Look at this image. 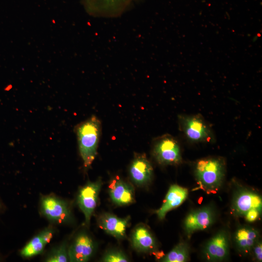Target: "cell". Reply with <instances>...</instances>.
Listing matches in <instances>:
<instances>
[{
	"mask_svg": "<svg viewBox=\"0 0 262 262\" xmlns=\"http://www.w3.org/2000/svg\"><path fill=\"white\" fill-rule=\"evenodd\" d=\"M109 194L112 202L118 206H126L134 202V191L129 183L120 179L111 182Z\"/></svg>",
	"mask_w": 262,
	"mask_h": 262,
	"instance_id": "obj_14",
	"label": "cell"
},
{
	"mask_svg": "<svg viewBox=\"0 0 262 262\" xmlns=\"http://www.w3.org/2000/svg\"><path fill=\"white\" fill-rule=\"evenodd\" d=\"M69 261L68 248L65 243L53 249L48 256L46 262H66Z\"/></svg>",
	"mask_w": 262,
	"mask_h": 262,
	"instance_id": "obj_20",
	"label": "cell"
},
{
	"mask_svg": "<svg viewBox=\"0 0 262 262\" xmlns=\"http://www.w3.org/2000/svg\"><path fill=\"white\" fill-rule=\"evenodd\" d=\"M180 131L186 138L195 143L210 142L213 135L209 124L201 115H181L179 116Z\"/></svg>",
	"mask_w": 262,
	"mask_h": 262,
	"instance_id": "obj_3",
	"label": "cell"
},
{
	"mask_svg": "<svg viewBox=\"0 0 262 262\" xmlns=\"http://www.w3.org/2000/svg\"><path fill=\"white\" fill-rule=\"evenodd\" d=\"M95 250L92 238L85 232L77 235L68 248L69 261L84 262L88 261Z\"/></svg>",
	"mask_w": 262,
	"mask_h": 262,
	"instance_id": "obj_9",
	"label": "cell"
},
{
	"mask_svg": "<svg viewBox=\"0 0 262 262\" xmlns=\"http://www.w3.org/2000/svg\"><path fill=\"white\" fill-rule=\"evenodd\" d=\"M232 208L234 213L239 216H244L248 211L254 209L262 212V197L251 190H239L234 195Z\"/></svg>",
	"mask_w": 262,
	"mask_h": 262,
	"instance_id": "obj_10",
	"label": "cell"
},
{
	"mask_svg": "<svg viewBox=\"0 0 262 262\" xmlns=\"http://www.w3.org/2000/svg\"><path fill=\"white\" fill-rule=\"evenodd\" d=\"M46 246L38 233L33 237L20 251L21 255L25 258L31 257L42 253Z\"/></svg>",
	"mask_w": 262,
	"mask_h": 262,
	"instance_id": "obj_19",
	"label": "cell"
},
{
	"mask_svg": "<svg viewBox=\"0 0 262 262\" xmlns=\"http://www.w3.org/2000/svg\"><path fill=\"white\" fill-rule=\"evenodd\" d=\"M101 186L102 181L99 179L94 182H87L79 190L77 203L84 215L85 222L87 225H89L97 207Z\"/></svg>",
	"mask_w": 262,
	"mask_h": 262,
	"instance_id": "obj_7",
	"label": "cell"
},
{
	"mask_svg": "<svg viewBox=\"0 0 262 262\" xmlns=\"http://www.w3.org/2000/svg\"><path fill=\"white\" fill-rule=\"evenodd\" d=\"M254 255L257 261L261 262L262 260V245L259 241L256 243L253 247Z\"/></svg>",
	"mask_w": 262,
	"mask_h": 262,
	"instance_id": "obj_24",
	"label": "cell"
},
{
	"mask_svg": "<svg viewBox=\"0 0 262 262\" xmlns=\"http://www.w3.org/2000/svg\"><path fill=\"white\" fill-rule=\"evenodd\" d=\"M40 211L47 219L59 223L71 220V209L68 203L56 196H44L40 201Z\"/></svg>",
	"mask_w": 262,
	"mask_h": 262,
	"instance_id": "obj_6",
	"label": "cell"
},
{
	"mask_svg": "<svg viewBox=\"0 0 262 262\" xmlns=\"http://www.w3.org/2000/svg\"></svg>",
	"mask_w": 262,
	"mask_h": 262,
	"instance_id": "obj_25",
	"label": "cell"
},
{
	"mask_svg": "<svg viewBox=\"0 0 262 262\" xmlns=\"http://www.w3.org/2000/svg\"><path fill=\"white\" fill-rule=\"evenodd\" d=\"M225 160L220 157H209L196 161L194 167L195 178L199 187L208 193L216 192L225 175Z\"/></svg>",
	"mask_w": 262,
	"mask_h": 262,
	"instance_id": "obj_1",
	"label": "cell"
},
{
	"mask_svg": "<svg viewBox=\"0 0 262 262\" xmlns=\"http://www.w3.org/2000/svg\"><path fill=\"white\" fill-rule=\"evenodd\" d=\"M189 258V249L187 245L180 242L161 259L163 262H184Z\"/></svg>",
	"mask_w": 262,
	"mask_h": 262,
	"instance_id": "obj_18",
	"label": "cell"
},
{
	"mask_svg": "<svg viewBox=\"0 0 262 262\" xmlns=\"http://www.w3.org/2000/svg\"><path fill=\"white\" fill-rule=\"evenodd\" d=\"M79 149L85 167H89L97 152L101 123L95 116L80 123L76 128Z\"/></svg>",
	"mask_w": 262,
	"mask_h": 262,
	"instance_id": "obj_2",
	"label": "cell"
},
{
	"mask_svg": "<svg viewBox=\"0 0 262 262\" xmlns=\"http://www.w3.org/2000/svg\"><path fill=\"white\" fill-rule=\"evenodd\" d=\"M130 217L120 218L109 213H104L98 218L99 227L107 233L118 239L126 236V229L129 225Z\"/></svg>",
	"mask_w": 262,
	"mask_h": 262,
	"instance_id": "obj_13",
	"label": "cell"
},
{
	"mask_svg": "<svg viewBox=\"0 0 262 262\" xmlns=\"http://www.w3.org/2000/svg\"><path fill=\"white\" fill-rule=\"evenodd\" d=\"M87 12L98 17H114L123 13L133 0H81Z\"/></svg>",
	"mask_w": 262,
	"mask_h": 262,
	"instance_id": "obj_5",
	"label": "cell"
},
{
	"mask_svg": "<svg viewBox=\"0 0 262 262\" xmlns=\"http://www.w3.org/2000/svg\"><path fill=\"white\" fill-rule=\"evenodd\" d=\"M131 180L138 186H144L149 183L153 176V168L151 163L143 154L136 155L129 168Z\"/></svg>",
	"mask_w": 262,
	"mask_h": 262,
	"instance_id": "obj_11",
	"label": "cell"
},
{
	"mask_svg": "<svg viewBox=\"0 0 262 262\" xmlns=\"http://www.w3.org/2000/svg\"><path fill=\"white\" fill-rule=\"evenodd\" d=\"M152 154L156 161L163 165L179 164L182 161L179 142L168 134L155 139L153 145Z\"/></svg>",
	"mask_w": 262,
	"mask_h": 262,
	"instance_id": "obj_4",
	"label": "cell"
},
{
	"mask_svg": "<svg viewBox=\"0 0 262 262\" xmlns=\"http://www.w3.org/2000/svg\"><path fill=\"white\" fill-rule=\"evenodd\" d=\"M229 241L227 233L221 231L207 243L203 251L209 261H218L225 259L229 254Z\"/></svg>",
	"mask_w": 262,
	"mask_h": 262,
	"instance_id": "obj_12",
	"label": "cell"
},
{
	"mask_svg": "<svg viewBox=\"0 0 262 262\" xmlns=\"http://www.w3.org/2000/svg\"><path fill=\"white\" fill-rule=\"evenodd\" d=\"M131 243L133 247L140 252H153L157 248L154 237L147 226L143 225H138L134 229Z\"/></svg>",
	"mask_w": 262,
	"mask_h": 262,
	"instance_id": "obj_16",
	"label": "cell"
},
{
	"mask_svg": "<svg viewBox=\"0 0 262 262\" xmlns=\"http://www.w3.org/2000/svg\"><path fill=\"white\" fill-rule=\"evenodd\" d=\"M261 213V212L257 209H251L248 211L244 215L248 222H253L257 220Z\"/></svg>",
	"mask_w": 262,
	"mask_h": 262,
	"instance_id": "obj_23",
	"label": "cell"
},
{
	"mask_svg": "<svg viewBox=\"0 0 262 262\" xmlns=\"http://www.w3.org/2000/svg\"><path fill=\"white\" fill-rule=\"evenodd\" d=\"M259 233L254 229L245 227L239 229L235 235L238 248L244 253L250 252L258 241Z\"/></svg>",
	"mask_w": 262,
	"mask_h": 262,
	"instance_id": "obj_17",
	"label": "cell"
},
{
	"mask_svg": "<svg viewBox=\"0 0 262 262\" xmlns=\"http://www.w3.org/2000/svg\"><path fill=\"white\" fill-rule=\"evenodd\" d=\"M214 218V210L210 206L192 212L186 216L184 223L186 233L190 236L196 231L208 228L213 223Z\"/></svg>",
	"mask_w": 262,
	"mask_h": 262,
	"instance_id": "obj_8",
	"label": "cell"
},
{
	"mask_svg": "<svg viewBox=\"0 0 262 262\" xmlns=\"http://www.w3.org/2000/svg\"><path fill=\"white\" fill-rule=\"evenodd\" d=\"M104 262H126L129 259L126 254L120 250H112L106 252L103 257Z\"/></svg>",
	"mask_w": 262,
	"mask_h": 262,
	"instance_id": "obj_21",
	"label": "cell"
},
{
	"mask_svg": "<svg viewBox=\"0 0 262 262\" xmlns=\"http://www.w3.org/2000/svg\"><path fill=\"white\" fill-rule=\"evenodd\" d=\"M188 190L177 184L170 186L161 207L155 211L159 219L164 218L170 211L180 206L186 199Z\"/></svg>",
	"mask_w": 262,
	"mask_h": 262,
	"instance_id": "obj_15",
	"label": "cell"
},
{
	"mask_svg": "<svg viewBox=\"0 0 262 262\" xmlns=\"http://www.w3.org/2000/svg\"><path fill=\"white\" fill-rule=\"evenodd\" d=\"M53 230L52 228L48 227L42 230L39 233L43 241L47 245L51 240L53 235Z\"/></svg>",
	"mask_w": 262,
	"mask_h": 262,
	"instance_id": "obj_22",
	"label": "cell"
}]
</instances>
